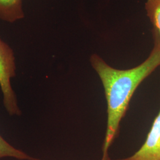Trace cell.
<instances>
[{"instance_id":"cell-1","label":"cell","mask_w":160,"mask_h":160,"mask_svg":"<svg viewBox=\"0 0 160 160\" xmlns=\"http://www.w3.org/2000/svg\"><path fill=\"white\" fill-rule=\"evenodd\" d=\"M154 47L148 58L137 67L117 69L92 55L90 62L103 84L108 104V122L101 160L110 158L109 148L118 135L120 123L133 93L140 84L160 66V35L153 29Z\"/></svg>"},{"instance_id":"cell-2","label":"cell","mask_w":160,"mask_h":160,"mask_svg":"<svg viewBox=\"0 0 160 160\" xmlns=\"http://www.w3.org/2000/svg\"><path fill=\"white\" fill-rule=\"evenodd\" d=\"M16 75L14 53L6 43L0 39V87L3 94V102L10 115H20L21 111L11 85V79Z\"/></svg>"},{"instance_id":"cell-3","label":"cell","mask_w":160,"mask_h":160,"mask_svg":"<svg viewBox=\"0 0 160 160\" xmlns=\"http://www.w3.org/2000/svg\"><path fill=\"white\" fill-rule=\"evenodd\" d=\"M108 160H160V110L155 118L147 139L135 153L125 158Z\"/></svg>"},{"instance_id":"cell-4","label":"cell","mask_w":160,"mask_h":160,"mask_svg":"<svg viewBox=\"0 0 160 160\" xmlns=\"http://www.w3.org/2000/svg\"><path fill=\"white\" fill-rule=\"evenodd\" d=\"M23 16L22 0H0V18L12 22Z\"/></svg>"},{"instance_id":"cell-5","label":"cell","mask_w":160,"mask_h":160,"mask_svg":"<svg viewBox=\"0 0 160 160\" xmlns=\"http://www.w3.org/2000/svg\"><path fill=\"white\" fill-rule=\"evenodd\" d=\"M4 157H12L18 160H38L14 148L0 135V159Z\"/></svg>"},{"instance_id":"cell-6","label":"cell","mask_w":160,"mask_h":160,"mask_svg":"<svg viewBox=\"0 0 160 160\" xmlns=\"http://www.w3.org/2000/svg\"><path fill=\"white\" fill-rule=\"evenodd\" d=\"M145 8L154 29L160 35V0H147Z\"/></svg>"}]
</instances>
